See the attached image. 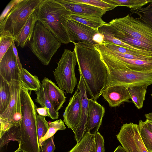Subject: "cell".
I'll use <instances>...</instances> for the list:
<instances>
[{"label":"cell","instance_id":"3","mask_svg":"<svg viewBox=\"0 0 152 152\" xmlns=\"http://www.w3.org/2000/svg\"><path fill=\"white\" fill-rule=\"evenodd\" d=\"M31 50L42 64L48 65L61 43L39 21L36 23L31 39Z\"/></svg>","mask_w":152,"mask_h":152},{"label":"cell","instance_id":"34","mask_svg":"<svg viewBox=\"0 0 152 152\" xmlns=\"http://www.w3.org/2000/svg\"><path fill=\"white\" fill-rule=\"evenodd\" d=\"M37 133L39 142L46 133L49 129L48 122L45 119L46 116L37 115Z\"/></svg>","mask_w":152,"mask_h":152},{"label":"cell","instance_id":"19","mask_svg":"<svg viewBox=\"0 0 152 152\" xmlns=\"http://www.w3.org/2000/svg\"><path fill=\"white\" fill-rule=\"evenodd\" d=\"M46 89L48 97L55 110L58 112L66 101L64 91L55 83L45 77L41 81Z\"/></svg>","mask_w":152,"mask_h":152},{"label":"cell","instance_id":"36","mask_svg":"<svg viewBox=\"0 0 152 152\" xmlns=\"http://www.w3.org/2000/svg\"><path fill=\"white\" fill-rule=\"evenodd\" d=\"M54 135L43 141L39 147V152H53L56 149Z\"/></svg>","mask_w":152,"mask_h":152},{"label":"cell","instance_id":"39","mask_svg":"<svg viewBox=\"0 0 152 152\" xmlns=\"http://www.w3.org/2000/svg\"><path fill=\"white\" fill-rule=\"evenodd\" d=\"M36 111L40 115L50 117V114L49 109L46 107H41L36 108Z\"/></svg>","mask_w":152,"mask_h":152},{"label":"cell","instance_id":"15","mask_svg":"<svg viewBox=\"0 0 152 152\" xmlns=\"http://www.w3.org/2000/svg\"><path fill=\"white\" fill-rule=\"evenodd\" d=\"M102 95L111 107L119 106L124 102H131L128 88L123 85H107Z\"/></svg>","mask_w":152,"mask_h":152},{"label":"cell","instance_id":"43","mask_svg":"<svg viewBox=\"0 0 152 152\" xmlns=\"http://www.w3.org/2000/svg\"><path fill=\"white\" fill-rule=\"evenodd\" d=\"M145 116L146 119L152 120V112L149 113L145 114Z\"/></svg>","mask_w":152,"mask_h":152},{"label":"cell","instance_id":"4","mask_svg":"<svg viewBox=\"0 0 152 152\" xmlns=\"http://www.w3.org/2000/svg\"><path fill=\"white\" fill-rule=\"evenodd\" d=\"M42 1L19 0L0 24V33L11 36L15 40L31 16L36 12Z\"/></svg>","mask_w":152,"mask_h":152},{"label":"cell","instance_id":"27","mask_svg":"<svg viewBox=\"0 0 152 152\" xmlns=\"http://www.w3.org/2000/svg\"><path fill=\"white\" fill-rule=\"evenodd\" d=\"M94 140V134L86 132L80 141L68 152H89Z\"/></svg>","mask_w":152,"mask_h":152},{"label":"cell","instance_id":"6","mask_svg":"<svg viewBox=\"0 0 152 152\" xmlns=\"http://www.w3.org/2000/svg\"><path fill=\"white\" fill-rule=\"evenodd\" d=\"M107 67L140 71L152 70V60H131L120 57L102 44L94 45Z\"/></svg>","mask_w":152,"mask_h":152},{"label":"cell","instance_id":"9","mask_svg":"<svg viewBox=\"0 0 152 152\" xmlns=\"http://www.w3.org/2000/svg\"><path fill=\"white\" fill-rule=\"evenodd\" d=\"M116 136L126 152H148L140 134L138 125L132 122L123 124Z\"/></svg>","mask_w":152,"mask_h":152},{"label":"cell","instance_id":"10","mask_svg":"<svg viewBox=\"0 0 152 152\" xmlns=\"http://www.w3.org/2000/svg\"><path fill=\"white\" fill-rule=\"evenodd\" d=\"M8 83L11 92L10 99L7 108L0 115V118L12 127L20 126L23 118L20 98L21 86L17 80H12Z\"/></svg>","mask_w":152,"mask_h":152},{"label":"cell","instance_id":"29","mask_svg":"<svg viewBox=\"0 0 152 152\" xmlns=\"http://www.w3.org/2000/svg\"><path fill=\"white\" fill-rule=\"evenodd\" d=\"M142 141L148 152H152V132L148 128L145 121L140 120L138 125Z\"/></svg>","mask_w":152,"mask_h":152},{"label":"cell","instance_id":"44","mask_svg":"<svg viewBox=\"0 0 152 152\" xmlns=\"http://www.w3.org/2000/svg\"><path fill=\"white\" fill-rule=\"evenodd\" d=\"M89 152H95L94 140Z\"/></svg>","mask_w":152,"mask_h":152},{"label":"cell","instance_id":"25","mask_svg":"<svg viewBox=\"0 0 152 152\" xmlns=\"http://www.w3.org/2000/svg\"><path fill=\"white\" fill-rule=\"evenodd\" d=\"M71 19L98 30L100 27L106 23L102 18L71 13Z\"/></svg>","mask_w":152,"mask_h":152},{"label":"cell","instance_id":"35","mask_svg":"<svg viewBox=\"0 0 152 152\" xmlns=\"http://www.w3.org/2000/svg\"><path fill=\"white\" fill-rule=\"evenodd\" d=\"M101 44L109 49L119 53H127L137 56L143 55L140 53L120 46L109 41H104Z\"/></svg>","mask_w":152,"mask_h":152},{"label":"cell","instance_id":"30","mask_svg":"<svg viewBox=\"0 0 152 152\" xmlns=\"http://www.w3.org/2000/svg\"><path fill=\"white\" fill-rule=\"evenodd\" d=\"M132 14L138 15L139 19L145 22L152 27V1L146 7L137 9H131Z\"/></svg>","mask_w":152,"mask_h":152},{"label":"cell","instance_id":"22","mask_svg":"<svg viewBox=\"0 0 152 152\" xmlns=\"http://www.w3.org/2000/svg\"><path fill=\"white\" fill-rule=\"evenodd\" d=\"M37 97L35 102L39 104L42 107H46L49 110L50 117L53 120L58 119V112L54 109L47 94L45 86L42 84L40 88L35 91Z\"/></svg>","mask_w":152,"mask_h":152},{"label":"cell","instance_id":"32","mask_svg":"<svg viewBox=\"0 0 152 152\" xmlns=\"http://www.w3.org/2000/svg\"><path fill=\"white\" fill-rule=\"evenodd\" d=\"M0 61L15 40L11 36L4 33H0Z\"/></svg>","mask_w":152,"mask_h":152},{"label":"cell","instance_id":"45","mask_svg":"<svg viewBox=\"0 0 152 152\" xmlns=\"http://www.w3.org/2000/svg\"><path fill=\"white\" fill-rule=\"evenodd\" d=\"M14 152H24L23 151H22L21 150H19L18 149L17 150H16Z\"/></svg>","mask_w":152,"mask_h":152},{"label":"cell","instance_id":"26","mask_svg":"<svg viewBox=\"0 0 152 152\" xmlns=\"http://www.w3.org/2000/svg\"><path fill=\"white\" fill-rule=\"evenodd\" d=\"M10 98L11 92L9 83L0 75V115L7 108Z\"/></svg>","mask_w":152,"mask_h":152},{"label":"cell","instance_id":"37","mask_svg":"<svg viewBox=\"0 0 152 152\" xmlns=\"http://www.w3.org/2000/svg\"><path fill=\"white\" fill-rule=\"evenodd\" d=\"M94 134L95 152H105L104 140L103 137L98 131L95 132Z\"/></svg>","mask_w":152,"mask_h":152},{"label":"cell","instance_id":"38","mask_svg":"<svg viewBox=\"0 0 152 152\" xmlns=\"http://www.w3.org/2000/svg\"><path fill=\"white\" fill-rule=\"evenodd\" d=\"M19 1V0H12L9 3L1 14L0 24L3 22L8 14Z\"/></svg>","mask_w":152,"mask_h":152},{"label":"cell","instance_id":"41","mask_svg":"<svg viewBox=\"0 0 152 152\" xmlns=\"http://www.w3.org/2000/svg\"><path fill=\"white\" fill-rule=\"evenodd\" d=\"M145 122L148 129L152 132V120L146 119Z\"/></svg>","mask_w":152,"mask_h":152},{"label":"cell","instance_id":"12","mask_svg":"<svg viewBox=\"0 0 152 152\" xmlns=\"http://www.w3.org/2000/svg\"><path fill=\"white\" fill-rule=\"evenodd\" d=\"M20 72L11 45L0 61V75L8 82L18 81Z\"/></svg>","mask_w":152,"mask_h":152},{"label":"cell","instance_id":"14","mask_svg":"<svg viewBox=\"0 0 152 152\" xmlns=\"http://www.w3.org/2000/svg\"><path fill=\"white\" fill-rule=\"evenodd\" d=\"M77 88L80 93L81 100V113L80 122L74 134L75 140L78 143L80 141L86 132V126L87 123L89 102L86 86L80 75Z\"/></svg>","mask_w":152,"mask_h":152},{"label":"cell","instance_id":"1","mask_svg":"<svg viewBox=\"0 0 152 152\" xmlns=\"http://www.w3.org/2000/svg\"><path fill=\"white\" fill-rule=\"evenodd\" d=\"M74 44L80 74L87 92L96 101L107 85L108 68L94 45L81 42Z\"/></svg>","mask_w":152,"mask_h":152},{"label":"cell","instance_id":"8","mask_svg":"<svg viewBox=\"0 0 152 152\" xmlns=\"http://www.w3.org/2000/svg\"><path fill=\"white\" fill-rule=\"evenodd\" d=\"M107 67L109 71L107 85H121L128 88L131 86H148L152 84V70L140 71Z\"/></svg>","mask_w":152,"mask_h":152},{"label":"cell","instance_id":"40","mask_svg":"<svg viewBox=\"0 0 152 152\" xmlns=\"http://www.w3.org/2000/svg\"><path fill=\"white\" fill-rule=\"evenodd\" d=\"M12 47L13 50L14 51V53L15 55V56L16 58V60L19 67V68L21 70L23 68V67L22 66V65L21 64V63L20 60L19 58V57L18 54V51L17 50V49L15 46V41H14L12 43Z\"/></svg>","mask_w":152,"mask_h":152},{"label":"cell","instance_id":"2","mask_svg":"<svg viewBox=\"0 0 152 152\" xmlns=\"http://www.w3.org/2000/svg\"><path fill=\"white\" fill-rule=\"evenodd\" d=\"M39 21L61 43L70 42L66 24L71 12L56 0H43L35 12Z\"/></svg>","mask_w":152,"mask_h":152},{"label":"cell","instance_id":"11","mask_svg":"<svg viewBox=\"0 0 152 152\" xmlns=\"http://www.w3.org/2000/svg\"><path fill=\"white\" fill-rule=\"evenodd\" d=\"M66 29L70 42L74 44L81 42L94 45L98 44L94 38L99 33L98 30L71 19L66 23Z\"/></svg>","mask_w":152,"mask_h":152},{"label":"cell","instance_id":"16","mask_svg":"<svg viewBox=\"0 0 152 152\" xmlns=\"http://www.w3.org/2000/svg\"><path fill=\"white\" fill-rule=\"evenodd\" d=\"M99 32H104L113 35L115 38L132 46L152 52V45L135 38L117 28L109 23L99 28Z\"/></svg>","mask_w":152,"mask_h":152},{"label":"cell","instance_id":"18","mask_svg":"<svg viewBox=\"0 0 152 152\" xmlns=\"http://www.w3.org/2000/svg\"><path fill=\"white\" fill-rule=\"evenodd\" d=\"M71 13L102 18L106 12L104 10L90 5L73 2L69 0H56Z\"/></svg>","mask_w":152,"mask_h":152},{"label":"cell","instance_id":"5","mask_svg":"<svg viewBox=\"0 0 152 152\" xmlns=\"http://www.w3.org/2000/svg\"><path fill=\"white\" fill-rule=\"evenodd\" d=\"M77 62L74 51L65 49L57 63V66L53 71L58 87L67 93L72 94L77 84L75 74Z\"/></svg>","mask_w":152,"mask_h":152},{"label":"cell","instance_id":"46","mask_svg":"<svg viewBox=\"0 0 152 152\" xmlns=\"http://www.w3.org/2000/svg\"><path fill=\"white\" fill-rule=\"evenodd\" d=\"M151 96H152V94H151Z\"/></svg>","mask_w":152,"mask_h":152},{"label":"cell","instance_id":"13","mask_svg":"<svg viewBox=\"0 0 152 152\" xmlns=\"http://www.w3.org/2000/svg\"><path fill=\"white\" fill-rule=\"evenodd\" d=\"M81 103L78 90H76L69 100V103L63 114V121L74 133L80 122L81 111Z\"/></svg>","mask_w":152,"mask_h":152},{"label":"cell","instance_id":"33","mask_svg":"<svg viewBox=\"0 0 152 152\" xmlns=\"http://www.w3.org/2000/svg\"><path fill=\"white\" fill-rule=\"evenodd\" d=\"M71 2L88 4L101 8L106 12L113 9L116 6L109 4L103 0H69Z\"/></svg>","mask_w":152,"mask_h":152},{"label":"cell","instance_id":"23","mask_svg":"<svg viewBox=\"0 0 152 152\" xmlns=\"http://www.w3.org/2000/svg\"><path fill=\"white\" fill-rule=\"evenodd\" d=\"M17 141L20 145L21 141V131L20 126H14L6 131L0 137V152L6 150L9 142Z\"/></svg>","mask_w":152,"mask_h":152},{"label":"cell","instance_id":"28","mask_svg":"<svg viewBox=\"0 0 152 152\" xmlns=\"http://www.w3.org/2000/svg\"><path fill=\"white\" fill-rule=\"evenodd\" d=\"M116 6H125L131 9H139L152 1V0H103Z\"/></svg>","mask_w":152,"mask_h":152},{"label":"cell","instance_id":"31","mask_svg":"<svg viewBox=\"0 0 152 152\" xmlns=\"http://www.w3.org/2000/svg\"><path fill=\"white\" fill-rule=\"evenodd\" d=\"M49 126L47 132L41 139L39 142V147L43 141L53 136L58 131L65 130L66 129L64 122L61 119L50 122L49 124Z\"/></svg>","mask_w":152,"mask_h":152},{"label":"cell","instance_id":"17","mask_svg":"<svg viewBox=\"0 0 152 152\" xmlns=\"http://www.w3.org/2000/svg\"><path fill=\"white\" fill-rule=\"evenodd\" d=\"M88 111L86 126V132L94 134L98 130L102 124L105 113L103 106L92 98L88 99Z\"/></svg>","mask_w":152,"mask_h":152},{"label":"cell","instance_id":"21","mask_svg":"<svg viewBox=\"0 0 152 152\" xmlns=\"http://www.w3.org/2000/svg\"><path fill=\"white\" fill-rule=\"evenodd\" d=\"M18 81L23 87L31 91H36L39 90L42 84L38 77L32 75L23 68L21 70Z\"/></svg>","mask_w":152,"mask_h":152},{"label":"cell","instance_id":"42","mask_svg":"<svg viewBox=\"0 0 152 152\" xmlns=\"http://www.w3.org/2000/svg\"><path fill=\"white\" fill-rule=\"evenodd\" d=\"M113 152H126L122 146L119 145L115 149Z\"/></svg>","mask_w":152,"mask_h":152},{"label":"cell","instance_id":"7","mask_svg":"<svg viewBox=\"0 0 152 152\" xmlns=\"http://www.w3.org/2000/svg\"><path fill=\"white\" fill-rule=\"evenodd\" d=\"M109 23L133 37L152 45V27L138 18L128 15L113 19Z\"/></svg>","mask_w":152,"mask_h":152},{"label":"cell","instance_id":"24","mask_svg":"<svg viewBox=\"0 0 152 152\" xmlns=\"http://www.w3.org/2000/svg\"><path fill=\"white\" fill-rule=\"evenodd\" d=\"M148 86H136L128 87L130 99L135 106L138 109H141L143 107Z\"/></svg>","mask_w":152,"mask_h":152},{"label":"cell","instance_id":"20","mask_svg":"<svg viewBox=\"0 0 152 152\" xmlns=\"http://www.w3.org/2000/svg\"><path fill=\"white\" fill-rule=\"evenodd\" d=\"M38 20L35 12L31 16L15 42L17 47L24 48L32 37L36 23Z\"/></svg>","mask_w":152,"mask_h":152}]
</instances>
